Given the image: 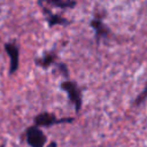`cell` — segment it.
<instances>
[{
    "label": "cell",
    "mask_w": 147,
    "mask_h": 147,
    "mask_svg": "<svg viewBox=\"0 0 147 147\" xmlns=\"http://www.w3.org/2000/svg\"><path fill=\"white\" fill-rule=\"evenodd\" d=\"M90 26L94 31V37L98 44L100 42L101 39H107L110 36V29L108 28L107 24H105L101 17L95 16L94 18H92L90 22Z\"/></svg>",
    "instance_id": "5"
},
{
    "label": "cell",
    "mask_w": 147,
    "mask_h": 147,
    "mask_svg": "<svg viewBox=\"0 0 147 147\" xmlns=\"http://www.w3.org/2000/svg\"><path fill=\"white\" fill-rule=\"evenodd\" d=\"M0 147H5V144H3V145H1V146H0Z\"/></svg>",
    "instance_id": "12"
},
{
    "label": "cell",
    "mask_w": 147,
    "mask_h": 147,
    "mask_svg": "<svg viewBox=\"0 0 147 147\" xmlns=\"http://www.w3.org/2000/svg\"><path fill=\"white\" fill-rule=\"evenodd\" d=\"M40 8H41V11H42V14L45 16V20H46V22H47V24H48L49 28L55 26V25L67 26V25H69L71 23L64 16H61L59 14H54L47 6H40Z\"/></svg>",
    "instance_id": "6"
},
{
    "label": "cell",
    "mask_w": 147,
    "mask_h": 147,
    "mask_svg": "<svg viewBox=\"0 0 147 147\" xmlns=\"http://www.w3.org/2000/svg\"><path fill=\"white\" fill-rule=\"evenodd\" d=\"M37 5L40 6H52L60 9H72L77 6L76 0H37Z\"/></svg>",
    "instance_id": "8"
},
{
    "label": "cell",
    "mask_w": 147,
    "mask_h": 147,
    "mask_svg": "<svg viewBox=\"0 0 147 147\" xmlns=\"http://www.w3.org/2000/svg\"><path fill=\"white\" fill-rule=\"evenodd\" d=\"M25 141L30 147H45L47 137L37 125H31L25 130Z\"/></svg>",
    "instance_id": "3"
},
{
    "label": "cell",
    "mask_w": 147,
    "mask_h": 147,
    "mask_svg": "<svg viewBox=\"0 0 147 147\" xmlns=\"http://www.w3.org/2000/svg\"><path fill=\"white\" fill-rule=\"evenodd\" d=\"M146 98H147V85L145 86V88L141 91V93L134 99V106H139L140 103H142L145 100H146Z\"/></svg>",
    "instance_id": "10"
},
{
    "label": "cell",
    "mask_w": 147,
    "mask_h": 147,
    "mask_svg": "<svg viewBox=\"0 0 147 147\" xmlns=\"http://www.w3.org/2000/svg\"><path fill=\"white\" fill-rule=\"evenodd\" d=\"M56 60H57V54L53 49V51H49V52H45L42 54V56L34 59V64L37 67L42 68V69H48L49 67L54 65L57 62Z\"/></svg>",
    "instance_id": "7"
},
{
    "label": "cell",
    "mask_w": 147,
    "mask_h": 147,
    "mask_svg": "<svg viewBox=\"0 0 147 147\" xmlns=\"http://www.w3.org/2000/svg\"><path fill=\"white\" fill-rule=\"evenodd\" d=\"M3 48L9 57V69L8 74L10 76L15 75L20 67V46L14 41L5 42Z\"/></svg>",
    "instance_id": "4"
},
{
    "label": "cell",
    "mask_w": 147,
    "mask_h": 147,
    "mask_svg": "<svg viewBox=\"0 0 147 147\" xmlns=\"http://www.w3.org/2000/svg\"><path fill=\"white\" fill-rule=\"evenodd\" d=\"M54 67H55L56 71H57L60 75H62L65 79L69 78V68H68V65H67L65 63H63V62H56V63L54 64Z\"/></svg>",
    "instance_id": "9"
},
{
    "label": "cell",
    "mask_w": 147,
    "mask_h": 147,
    "mask_svg": "<svg viewBox=\"0 0 147 147\" xmlns=\"http://www.w3.org/2000/svg\"><path fill=\"white\" fill-rule=\"evenodd\" d=\"M60 88L67 93L70 102L74 105L76 113H79L83 107V93L82 88L78 86V84L75 80H62L60 83Z\"/></svg>",
    "instance_id": "1"
},
{
    "label": "cell",
    "mask_w": 147,
    "mask_h": 147,
    "mask_svg": "<svg viewBox=\"0 0 147 147\" xmlns=\"http://www.w3.org/2000/svg\"><path fill=\"white\" fill-rule=\"evenodd\" d=\"M75 117L68 116V117H57L55 114L48 113V111H42L33 117V124L39 126V127H51L53 125H59V124H69L75 122Z\"/></svg>",
    "instance_id": "2"
},
{
    "label": "cell",
    "mask_w": 147,
    "mask_h": 147,
    "mask_svg": "<svg viewBox=\"0 0 147 147\" xmlns=\"http://www.w3.org/2000/svg\"><path fill=\"white\" fill-rule=\"evenodd\" d=\"M47 147H57V144H56L55 141H52V142H51V144H49Z\"/></svg>",
    "instance_id": "11"
}]
</instances>
